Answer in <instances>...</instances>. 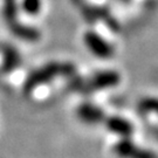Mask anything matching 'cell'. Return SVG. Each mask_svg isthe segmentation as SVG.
<instances>
[{"label":"cell","instance_id":"6da1fadb","mask_svg":"<svg viewBox=\"0 0 158 158\" xmlns=\"http://www.w3.org/2000/svg\"><path fill=\"white\" fill-rule=\"evenodd\" d=\"M75 73V66L70 62H49L33 70L23 83V91L28 94L40 85H44L59 76H72Z\"/></svg>","mask_w":158,"mask_h":158},{"label":"cell","instance_id":"7a4b0ae2","mask_svg":"<svg viewBox=\"0 0 158 158\" xmlns=\"http://www.w3.org/2000/svg\"><path fill=\"white\" fill-rule=\"evenodd\" d=\"M83 42L85 47L100 59H108L113 54L111 45L94 31H87L83 35Z\"/></svg>","mask_w":158,"mask_h":158},{"label":"cell","instance_id":"3957f363","mask_svg":"<svg viewBox=\"0 0 158 158\" xmlns=\"http://www.w3.org/2000/svg\"><path fill=\"white\" fill-rule=\"evenodd\" d=\"M76 116L85 124L95 125L104 118V114L100 107L93 103H82L76 108Z\"/></svg>","mask_w":158,"mask_h":158},{"label":"cell","instance_id":"277c9868","mask_svg":"<svg viewBox=\"0 0 158 158\" xmlns=\"http://www.w3.org/2000/svg\"><path fill=\"white\" fill-rule=\"evenodd\" d=\"M8 28L15 38H18L19 40H23V41H26V42H36L41 38V33L36 27L19 23V20L17 23L10 25Z\"/></svg>","mask_w":158,"mask_h":158},{"label":"cell","instance_id":"5b68a950","mask_svg":"<svg viewBox=\"0 0 158 158\" xmlns=\"http://www.w3.org/2000/svg\"><path fill=\"white\" fill-rule=\"evenodd\" d=\"M2 53V62L1 68L5 73H12L17 69L21 63V55L15 49V47L11 45H5L1 49Z\"/></svg>","mask_w":158,"mask_h":158},{"label":"cell","instance_id":"8992f818","mask_svg":"<svg viewBox=\"0 0 158 158\" xmlns=\"http://www.w3.org/2000/svg\"><path fill=\"white\" fill-rule=\"evenodd\" d=\"M19 6L17 0H2V17L7 26L18 21Z\"/></svg>","mask_w":158,"mask_h":158},{"label":"cell","instance_id":"52a82bcc","mask_svg":"<svg viewBox=\"0 0 158 158\" xmlns=\"http://www.w3.org/2000/svg\"><path fill=\"white\" fill-rule=\"evenodd\" d=\"M20 6L25 14L35 17L42 10V0H21Z\"/></svg>","mask_w":158,"mask_h":158}]
</instances>
